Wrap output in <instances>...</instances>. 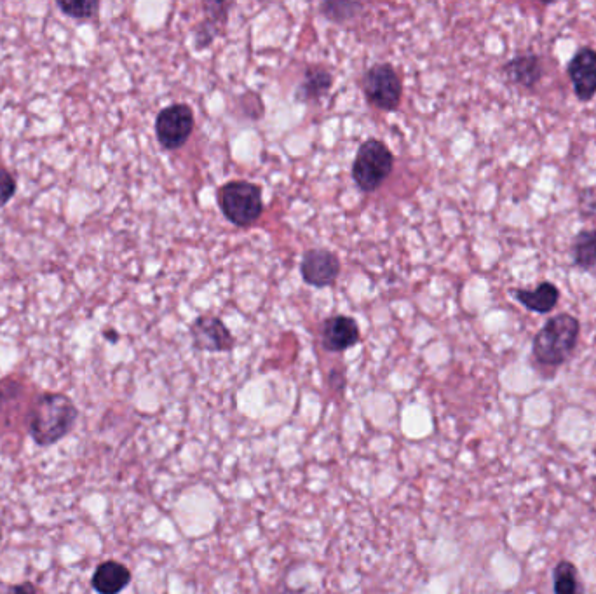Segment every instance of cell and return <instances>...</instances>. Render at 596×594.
Segmentation results:
<instances>
[{"instance_id": "cell-23", "label": "cell", "mask_w": 596, "mask_h": 594, "mask_svg": "<svg viewBox=\"0 0 596 594\" xmlns=\"http://www.w3.org/2000/svg\"><path fill=\"white\" fill-rule=\"evenodd\" d=\"M591 213L596 216V201L595 203L591 204Z\"/></svg>"}, {"instance_id": "cell-7", "label": "cell", "mask_w": 596, "mask_h": 594, "mask_svg": "<svg viewBox=\"0 0 596 594\" xmlns=\"http://www.w3.org/2000/svg\"><path fill=\"white\" fill-rule=\"evenodd\" d=\"M194 347L204 352H227L234 347V337L224 321L215 316H201L190 326Z\"/></svg>"}, {"instance_id": "cell-17", "label": "cell", "mask_w": 596, "mask_h": 594, "mask_svg": "<svg viewBox=\"0 0 596 594\" xmlns=\"http://www.w3.org/2000/svg\"><path fill=\"white\" fill-rule=\"evenodd\" d=\"M363 9L361 4L356 2H325L321 4V13L325 14V18L335 23H346V21L353 20L358 16L359 11Z\"/></svg>"}, {"instance_id": "cell-10", "label": "cell", "mask_w": 596, "mask_h": 594, "mask_svg": "<svg viewBox=\"0 0 596 594\" xmlns=\"http://www.w3.org/2000/svg\"><path fill=\"white\" fill-rule=\"evenodd\" d=\"M361 333L356 319L349 316H332L321 328V344L328 352H344L358 344Z\"/></svg>"}, {"instance_id": "cell-22", "label": "cell", "mask_w": 596, "mask_h": 594, "mask_svg": "<svg viewBox=\"0 0 596 594\" xmlns=\"http://www.w3.org/2000/svg\"><path fill=\"white\" fill-rule=\"evenodd\" d=\"M4 594H37L34 586L27 582V584H20V586H14V588L7 589Z\"/></svg>"}, {"instance_id": "cell-20", "label": "cell", "mask_w": 596, "mask_h": 594, "mask_svg": "<svg viewBox=\"0 0 596 594\" xmlns=\"http://www.w3.org/2000/svg\"><path fill=\"white\" fill-rule=\"evenodd\" d=\"M16 194V180L14 176L6 171V169H0V208L6 206Z\"/></svg>"}, {"instance_id": "cell-19", "label": "cell", "mask_w": 596, "mask_h": 594, "mask_svg": "<svg viewBox=\"0 0 596 594\" xmlns=\"http://www.w3.org/2000/svg\"><path fill=\"white\" fill-rule=\"evenodd\" d=\"M220 23L213 20H206L196 28V34H194V42H196L197 49H204L210 46L211 42L215 41L218 32H220Z\"/></svg>"}, {"instance_id": "cell-1", "label": "cell", "mask_w": 596, "mask_h": 594, "mask_svg": "<svg viewBox=\"0 0 596 594\" xmlns=\"http://www.w3.org/2000/svg\"><path fill=\"white\" fill-rule=\"evenodd\" d=\"M77 419V408L65 394H42L28 417V431L35 443L53 445L67 436Z\"/></svg>"}, {"instance_id": "cell-11", "label": "cell", "mask_w": 596, "mask_h": 594, "mask_svg": "<svg viewBox=\"0 0 596 594\" xmlns=\"http://www.w3.org/2000/svg\"><path fill=\"white\" fill-rule=\"evenodd\" d=\"M504 74L513 84L522 88H536L542 79L541 58L534 53L520 54L504 65Z\"/></svg>"}, {"instance_id": "cell-8", "label": "cell", "mask_w": 596, "mask_h": 594, "mask_svg": "<svg viewBox=\"0 0 596 594\" xmlns=\"http://www.w3.org/2000/svg\"><path fill=\"white\" fill-rule=\"evenodd\" d=\"M300 272L305 283L314 288L332 286L340 274L339 258L328 250H309L302 258Z\"/></svg>"}, {"instance_id": "cell-12", "label": "cell", "mask_w": 596, "mask_h": 594, "mask_svg": "<svg viewBox=\"0 0 596 594\" xmlns=\"http://www.w3.org/2000/svg\"><path fill=\"white\" fill-rule=\"evenodd\" d=\"M333 86V75L328 68L311 67L305 70L304 81L295 93V100L302 103H316L328 95Z\"/></svg>"}, {"instance_id": "cell-21", "label": "cell", "mask_w": 596, "mask_h": 594, "mask_svg": "<svg viewBox=\"0 0 596 594\" xmlns=\"http://www.w3.org/2000/svg\"><path fill=\"white\" fill-rule=\"evenodd\" d=\"M204 11L208 14V20L217 21L220 25H224L227 18H229V9L232 4L227 2H204Z\"/></svg>"}, {"instance_id": "cell-2", "label": "cell", "mask_w": 596, "mask_h": 594, "mask_svg": "<svg viewBox=\"0 0 596 594\" xmlns=\"http://www.w3.org/2000/svg\"><path fill=\"white\" fill-rule=\"evenodd\" d=\"M581 333V323L570 314H558L537 331L532 344L537 363L558 368L572 356Z\"/></svg>"}, {"instance_id": "cell-5", "label": "cell", "mask_w": 596, "mask_h": 594, "mask_svg": "<svg viewBox=\"0 0 596 594\" xmlns=\"http://www.w3.org/2000/svg\"><path fill=\"white\" fill-rule=\"evenodd\" d=\"M363 93L373 107L384 112H393L400 107L403 96L400 74L389 63L373 65L363 77Z\"/></svg>"}, {"instance_id": "cell-9", "label": "cell", "mask_w": 596, "mask_h": 594, "mask_svg": "<svg viewBox=\"0 0 596 594\" xmlns=\"http://www.w3.org/2000/svg\"><path fill=\"white\" fill-rule=\"evenodd\" d=\"M567 74L581 102H590L596 95V51L581 48L567 65Z\"/></svg>"}, {"instance_id": "cell-18", "label": "cell", "mask_w": 596, "mask_h": 594, "mask_svg": "<svg viewBox=\"0 0 596 594\" xmlns=\"http://www.w3.org/2000/svg\"><path fill=\"white\" fill-rule=\"evenodd\" d=\"M63 13L68 14L70 18H77V20H89L98 13V2L93 0H74V2H58Z\"/></svg>"}, {"instance_id": "cell-3", "label": "cell", "mask_w": 596, "mask_h": 594, "mask_svg": "<svg viewBox=\"0 0 596 594\" xmlns=\"http://www.w3.org/2000/svg\"><path fill=\"white\" fill-rule=\"evenodd\" d=\"M218 204L229 222L236 227H251L264 213L262 189L246 180H234L218 192Z\"/></svg>"}, {"instance_id": "cell-14", "label": "cell", "mask_w": 596, "mask_h": 594, "mask_svg": "<svg viewBox=\"0 0 596 594\" xmlns=\"http://www.w3.org/2000/svg\"><path fill=\"white\" fill-rule=\"evenodd\" d=\"M131 582V572L117 561H105L96 568L93 575V588L100 594H119Z\"/></svg>"}, {"instance_id": "cell-13", "label": "cell", "mask_w": 596, "mask_h": 594, "mask_svg": "<svg viewBox=\"0 0 596 594\" xmlns=\"http://www.w3.org/2000/svg\"><path fill=\"white\" fill-rule=\"evenodd\" d=\"M511 295L525 309L537 312V314H548L560 302V290L549 281L539 284L536 290H511Z\"/></svg>"}, {"instance_id": "cell-4", "label": "cell", "mask_w": 596, "mask_h": 594, "mask_svg": "<svg viewBox=\"0 0 596 594\" xmlns=\"http://www.w3.org/2000/svg\"><path fill=\"white\" fill-rule=\"evenodd\" d=\"M394 156L386 143L366 140L353 162V180L363 192H375L393 173Z\"/></svg>"}, {"instance_id": "cell-16", "label": "cell", "mask_w": 596, "mask_h": 594, "mask_svg": "<svg viewBox=\"0 0 596 594\" xmlns=\"http://www.w3.org/2000/svg\"><path fill=\"white\" fill-rule=\"evenodd\" d=\"M555 594H584V586L579 579V570L572 561L562 560L553 572Z\"/></svg>"}, {"instance_id": "cell-6", "label": "cell", "mask_w": 596, "mask_h": 594, "mask_svg": "<svg viewBox=\"0 0 596 594\" xmlns=\"http://www.w3.org/2000/svg\"><path fill=\"white\" fill-rule=\"evenodd\" d=\"M194 112L187 103H173L156 117V136L166 150L182 149L194 131Z\"/></svg>"}, {"instance_id": "cell-15", "label": "cell", "mask_w": 596, "mask_h": 594, "mask_svg": "<svg viewBox=\"0 0 596 594\" xmlns=\"http://www.w3.org/2000/svg\"><path fill=\"white\" fill-rule=\"evenodd\" d=\"M572 260L579 269L596 267V230H581L572 241Z\"/></svg>"}]
</instances>
